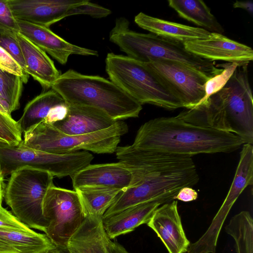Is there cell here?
<instances>
[{
    "label": "cell",
    "instance_id": "f1b7e54d",
    "mask_svg": "<svg viewBox=\"0 0 253 253\" xmlns=\"http://www.w3.org/2000/svg\"><path fill=\"white\" fill-rule=\"evenodd\" d=\"M239 64L235 62H227L220 64L223 69L222 71L207 81L205 84V95L195 107L206 101L212 95L220 90L226 84Z\"/></svg>",
    "mask_w": 253,
    "mask_h": 253
},
{
    "label": "cell",
    "instance_id": "3957f363",
    "mask_svg": "<svg viewBox=\"0 0 253 253\" xmlns=\"http://www.w3.org/2000/svg\"><path fill=\"white\" fill-rule=\"evenodd\" d=\"M51 88L68 105L98 108L115 121L138 117L142 109L141 104L111 81L72 69L60 74Z\"/></svg>",
    "mask_w": 253,
    "mask_h": 253
},
{
    "label": "cell",
    "instance_id": "ffe728a7",
    "mask_svg": "<svg viewBox=\"0 0 253 253\" xmlns=\"http://www.w3.org/2000/svg\"><path fill=\"white\" fill-rule=\"evenodd\" d=\"M102 218L85 217L68 242L69 253H110L111 240L104 229Z\"/></svg>",
    "mask_w": 253,
    "mask_h": 253
},
{
    "label": "cell",
    "instance_id": "52a82bcc",
    "mask_svg": "<svg viewBox=\"0 0 253 253\" xmlns=\"http://www.w3.org/2000/svg\"><path fill=\"white\" fill-rule=\"evenodd\" d=\"M50 173L25 168L13 172L4 188L3 198L14 215L30 228L45 232L43 200L53 184Z\"/></svg>",
    "mask_w": 253,
    "mask_h": 253
},
{
    "label": "cell",
    "instance_id": "836d02e7",
    "mask_svg": "<svg viewBox=\"0 0 253 253\" xmlns=\"http://www.w3.org/2000/svg\"><path fill=\"white\" fill-rule=\"evenodd\" d=\"M0 229H12L28 232L33 231L2 206L0 207Z\"/></svg>",
    "mask_w": 253,
    "mask_h": 253
},
{
    "label": "cell",
    "instance_id": "d6986e66",
    "mask_svg": "<svg viewBox=\"0 0 253 253\" xmlns=\"http://www.w3.org/2000/svg\"><path fill=\"white\" fill-rule=\"evenodd\" d=\"M162 200H153L129 207L119 212L102 218L105 231L111 240L134 230L143 224H147L155 210L167 203Z\"/></svg>",
    "mask_w": 253,
    "mask_h": 253
},
{
    "label": "cell",
    "instance_id": "ab89813d",
    "mask_svg": "<svg viewBox=\"0 0 253 253\" xmlns=\"http://www.w3.org/2000/svg\"><path fill=\"white\" fill-rule=\"evenodd\" d=\"M0 112L4 113V114H7V115H8L7 114V113L6 112V111L4 110V109L2 107V106L1 105V104H0Z\"/></svg>",
    "mask_w": 253,
    "mask_h": 253
},
{
    "label": "cell",
    "instance_id": "277c9868",
    "mask_svg": "<svg viewBox=\"0 0 253 253\" xmlns=\"http://www.w3.org/2000/svg\"><path fill=\"white\" fill-rule=\"evenodd\" d=\"M128 21L124 17L116 19L110 31L109 40L117 45L129 58L147 63L154 60H170L183 63L212 77L220 73L214 62L200 58L187 51L183 43L129 29Z\"/></svg>",
    "mask_w": 253,
    "mask_h": 253
},
{
    "label": "cell",
    "instance_id": "d6a6232c",
    "mask_svg": "<svg viewBox=\"0 0 253 253\" xmlns=\"http://www.w3.org/2000/svg\"><path fill=\"white\" fill-rule=\"evenodd\" d=\"M0 69L20 77L26 84L29 75L26 73L18 63L3 49L0 47Z\"/></svg>",
    "mask_w": 253,
    "mask_h": 253
},
{
    "label": "cell",
    "instance_id": "5bb4252c",
    "mask_svg": "<svg viewBox=\"0 0 253 253\" xmlns=\"http://www.w3.org/2000/svg\"><path fill=\"white\" fill-rule=\"evenodd\" d=\"M185 48L192 54L209 61H224L239 64L253 60L252 48L222 34L211 33L206 39L187 42Z\"/></svg>",
    "mask_w": 253,
    "mask_h": 253
},
{
    "label": "cell",
    "instance_id": "8d00e7d4",
    "mask_svg": "<svg viewBox=\"0 0 253 253\" xmlns=\"http://www.w3.org/2000/svg\"><path fill=\"white\" fill-rule=\"evenodd\" d=\"M110 253H129L122 245L111 241L109 245Z\"/></svg>",
    "mask_w": 253,
    "mask_h": 253
},
{
    "label": "cell",
    "instance_id": "9a60e30c",
    "mask_svg": "<svg viewBox=\"0 0 253 253\" xmlns=\"http://www.w3.org/2000/svg\"><path fill=\"white\" fill-rule=\"evenodd\" d=\"M74 189L100 187L123 191L132 184L133 175L122 163L89 165L71 177Z\"/></svg>",
    "mask_w": 253,
    "mask_h": 253
},
{
    "label": "cell",
    "instance_id": "e0dca14e",
    "mask_svg": "<svg viewBox=\"0 0 253 253\" xmlns=\"http://www.w3.org/2000/svg\"><path fill=\"white\" fill-rule=\"evenodd\" d=\"M147 224L160 238L169 253L187 252L190 243L182 227L177 201L159 207Z\"/></svg>",
    "mask_w": 253,
    "mask_h": 253
},
{
    "label": "cell",
    "instance_id": "f35d334b",
    "mask_svg": "<svg viewBox=\"0 0 253 253\" xmlns=\"http://www.w3.org/2000/svg\"><path fill=\"white\" fill-rule=\"evenodd\" d=\"M49 253H69L67 248H63L56 247L48 251Z\"/></svg>",
    "mask_w": 253,
    "mask_h": 253
},
{
    "label": "cell",
    "instance_id": "8992f818",
    "mask_svg": "<svg viewBox=\"0 0 253 253\" xmlns=\"http://www.w3.org/2000/svg\"><path fill=\"white\" fill-rule=\"evenodd\" d=\"M128 131L127 124L117 121L110 127L82 135H67L52 125L42 122L24 132L23 144L29 148L53 154L89 151L96 154L115 152L121 137Z\"/></svg>",
    "mask_w": 253,
    "mask_h": 253
},
{
    "label": "cell",
    "instance_id": "d590c367",
    "mask_svg": "<svg viewBox=\"0 0 253 253\" xmlns=\"http://www.w3.org/2000/svg\"><path fill=\"white\" fill-rule=\"evenodd\" d=\"M235 8H239L246 10L251 15L253 13V3L252 0L238 1L236 0L233 4Z\"/></svg>",
    "mask_w": 253,
    "mask_h": 253
},
{
    "label": "cell",
    "instance_id": "4316f807",
    "mask_svg": "<svg viewBox=\"0 0 253 253\" xmlns=\"http://www.w3.org/2000/svg\"><path fill=\"white\" fill-rule=\"evenodd\" d=\"M225 230L234 239L237 253H253V220L250 212L235 215Z\"/></svg>",
    "mask_w": 253,
    "mask_h": 253
},
{
    "label": "cell",
    "instance_id": "ba28073f",
    "mask_svg": "<svg viewBox=\"0 0 253 253\" xmlns=\"http://www.w3.org/2000/svg\"><path fill=\"white\" fill-rule=\"evenodd\" d=\"M248 63L240 64L218 91L215 117L219 129L234 133L246 143L253 141V100Z\"/></svg>",
    "mask_w": 253,
    "mask_h": 253
},
{
    "label": "cell",
    "instance_id": "7a4b0ae2",
    "mask_svg": "<svg viewBox=\"0 0 253 253\" xmlns=\"http://www.w3.org/2000/svg\"><path fill=\"white\" fill-rule=\"evenodd\" d=\"M244 144L234 133L193 125L176 116L146 122L138 130L132 145L141 150L191 157L231 153Z\"/></svg>",
    "mask_w": 253,
    "mask_h": 253
},
{
    "label": "cell",
    "instance_id": "44dd1931",
    "mask_svg": "<svg viewBox=\"0 0 253 253\" xmlns=\"http://www.w3.org/2000/svg\"><path fill=\"white\" fill-rule=\"evenodd\" d=\"M134 22L150 33L182 43L206 39L211 35V33L202 28L167 21L142 12L135 16Z\"/></svg>",
    "mask_w": 253,
    "mask_h": 253
},
{
    "label": "cell",
    "instance_id": "1f68e13d",
    "mask_svg": "<svg viewBox=\"0 0 253 253\" xmlns=\"http://www.w3.org/2000/svg\"><path fill=\"white\" fill-rule=\"evenodd\" d=\"M19 33L17 20L13 16L7 0H0V34Z\"/></svg>",
    "mask_w": 253,
    "mask_h": 253
},
{
    "label": "cell",
    "instance_id": "7402d4cb",
    "mask_svg": "<svg viewBox=\"0 0 253 253\" xmlns=\"http://www.w3.org/2000/svg\"><path fill=\"white\" fill-rule=\"evenodd\" d=\"M16 38L25 60L26 72L43 88H51L60 75L53 61L47 54L19 33Z\"/></svg>",
    "mask_w": 253,
    "mask_h": 253
},
{
    "label": "cell",
    "instance_id": "4dcf8cb0",
    "mask_svg": "<svg viewBox=\"0 0 253 253\" xmlns=\"http://www.w3.org/2000/svg\"><path fill=\"white\" fill-rule=\"evenodd\" d=\"M16 33L12 32L0 34V47L6 51L27 73L25 60L16 38Z\"/></svg>",
    "mask_w": 253,
    "mask_h": 253
},
{
    "label": "cell",
    "instance_id": "cb8c5ba5",
    "mask_svg": "<svg viewBox=\"0 0 253 253\" xmlns=\"http://www.w3.org/2000/svg\"><path fill=\"white\" fill-rule=\"evenodd\" d=\"M169 7L178 15L210 33L222 34L224 30L211 13L210 8L201 0H169Z\"/></svg>",
    "mask_w": 253,
    "mask_h": 253
},
{
    "label": "cell",
    "instance_id": "d4e9b609",
    "mask_svg": "<svg viewBox=\"0 0 253 253\" xmlns=\"http://www.w3.org/2000/svg\"><path fill=\"white\" fill-rule=\"evenodd\" d=\"M65 102L51 88L35 97L26 104L21 118L17 121L22 132H25L37 124L45 122L55 107Z\"/></svg>",
    "mask_w": 253,
    "mask_h": 253
},
{
    "label": "cell",
    "instance_id": "2e32d148",
    "mask_svg": "<svg viewBox=\"0 0 253 253\" xmlns=\"http://www.w3.org/2000/svg\"><path fill=\"white\" fill-rule=\"evenodd\" d=\"M19 33L60 64L65 65L72 54L98 56L96 50L81 47L67 42L51 31L49 28L17 21Z\"/></svg>",
    "mask_w": 253,
    "mask_h": 253
},
{
    "label": "cell",
    "instance_id": "83f0119b",
    "mask_svg": "<svg viewBox=\"0 0 253 253\" xmlns=\"http://www.w3.org/2000/svg\"><path fill=\"white\" fill-rule=\"evenodd\" d=\"M23 83L20 77L0 69V104L10 116L20 107Z\"/></svg>",
    "mask_w": 253,
    "mask_h": 253
},
{
    "label": "cell",
    "instance_id": "74e56055",
    "mask_svg": "<svg viewBox=\"0 0 253 253\" xmlns=\"http://www.w3.org/2000/svg\"><path fill=\"white\" fill-rule=\"evenodd\" d=\"M4 176L0 171V207L1 206L2 199L3 198L4 189H3V180Z\"/></svg>",
    "mask_w": 253,
    "mask_h": 253
},
{
    "label": "cell",
    "instance_id": "4fadbf2b",
    "mask_svg": "<svg viewBox=\"0 0 253 253\" xmlns=\"http://www.w3.org/2000/svg\"><path fill=\"white\" fill-rule=\"evenodd\" d=\"M84 0H7L8 5L17 21L49 28L70 16Z\"/></svg>",
    "mask_w": 253,
    "mask_h": 253
},
{
    "label": "cell",
    "instance_id": "ac0fdd59",
    "mask_svg": "<svg viewBox=\"0 0 253 253\" xmlns=\"http://www.w3.org/2000/svg\"><path fill=\"white\" fill-rule=\"evenodd\" d=\"M117 121L98 108L83 105H68L66 117L51 125L64 134L75 135L107 129Z\"/></svg>",
    "mask_w": 253,
    "mask_h": 253
},
{
    "label": "cell",
    "instance_id": "7c38bea8",
    "mask_svg": "<svg viewBox=\"0 0 253 253\" xmlns=\"http://www.w3.org/2000/svg\"><path fill=\"white\" fill-rule=\"evenodd\" d=\"M253 183V146L242 145L239 162L228 192L209 227L199 238L200 243L209 248L216 247L218 236L231 208L243 190Z\"/></svg>",
    "mask_w": 253,
    "mask_h": 253
},
{
    "label": "cell",
    "instance_id": "9c48e42d",
    "mask_svg": "<svg viewBox=\"0 0 253 253\" xmlns=\"http://www.w3.org/2000/svg\"><path fill=\"white\" fill-rule=\"evenodd\" d=\"M93 158L86 151L53 154L28 147L22 140L15 146L0 142V171L4 176L27 168L47 172L53 177H71L90 165Z\"/></svg>",
    "mask_w": 253,
    "mask_h": 253
},
{
    "label": "cell",
    "instance_id": "484cf974",
    "mask_svg": "<svg viewBox=\"0 0 253 253\" xmlns=\"http://www.w3.org/2000/svg\"><path fill=\"white\" fill-rule=\"evenodd\" d=\"M78 194L83 211L86 216L101 217L115 201L121 190L100 187L75 189Z\"/></svg>",
    "mask_w": 253,
    "mask_h": 253
},
{
    "label": "cell",
    "instance_id": "603a6c76",
    "mask_svg": "<svg viewBox=\"0 0 253 253\" xmlns=\"http://www.w3.org/2000/svg\"><path fill=\"white\" fill-rule=\"evenodd\" d=\"M55 247L45 234L0 229V253H41Z\"/></svg>",
    "mask_w": 253,
    "mask_h": 253
},
{
    "label": "cell",
    "instance_id": "60d3db41",
    "mask_svg": "<svg viewBox=\"0 0 253 253\" xmlns=\"http://www.w3.org/2000/svg\"><path fill=\"white\" fill-rule=\"evenodd\" d=\"M41 253H49V252H48V251H47L43 252H42Z\"/></svg>",
    "mask_w": 253,
    "mask_h": 253
},
{
    "label": "cell",
    "instance_id": "6da1fadb",
    "mask_svg": "<svg viewBox=\"0 0 253 253\" xmlns=\"http://www.w3.org/2000/svg\"><path fill=\"white\" fill-rule=\"evenodd\" d=\"M117 158L132 172V185L122 191L103 218L145 202L174 200L179 190L193 187L199 176L191 157L118 146Z\"/></svg>",
    "mask_w": 253,
    "mask_h": 253
},
{
    "label": "cell",
    "instance_id": "8fae6325",
    "mask_svg": "<svg viewBox=\"0 0 253 253\" xmlns=\"http://www.w3.org/2000/svg\"><path fill=\"white\" fill-rule=\"evenodd\" d=\"M179 100L186 109L194 108L205 95V84L211 78L188 65L170 60L145 63Z\"/></svg>",
    "mask_w": 253,
    "mask_h": 253
},
{
    "label": "cell",
    "instance_id": "e575fe53",
    "mask_svg": "<svg viewBox=\"0 0 253 253\" xmlns=\"http://www.w3.org/2000/svg\"><path fill=\"white\" fill-rule=\"evenodd\" d=\"M197 192L191 187H184L180 189L174 198L184 202L194 201L198 198Z\"/></svg>",
    "mask_w": 253,
    "mask_h": 253
},
{
    "label": "cell",
    "instance_id": "30bf717a",
    "mask_svg": "<svg viewBox=\"0 0 253 253\" xmlns=\"http://www.w3.org/2000/svg\"><path fill=\"white\" fill-rule=\"evenodd\" d=\"M42 211L47 223L45 234L56 247L63 248L86 217L77 192L54 184L46 193Z\"/></svg>",
    "mask_w": 253,
    "mask_h": 253
},
{
    "label": "cell",
    "instance_id": "5b68a950",
    "mask_svg": "<svg viewBox=\"0 0 253 253\" xmlns=\"http://www.w3.org/2000/svg\"><path fill=\"white\" fill-rule=\"evenodd\" d=\"M105 64L110 80L142 105L149 104L168 110L183 107L179 100L145 63L109 53Z\"/></svg>",
    "mask_w": 253,
    "mask_h": 253
},
{
    "label": "cell",
    "instance_id": "f546056e",
    "mask_svg": "<svg viewBox=\"0 0 253 253\" xmlns=\"http://www.w3.org/2000/svg\"><path fill=\"white\" fill-rule=\"evenodd\" d=\"M22 133L18 122L11 116L0 112V142L17 145L22 140Z\"/></svg>",
    "mask_w": 253,
    "mask_h": 253
}]
</instances>
